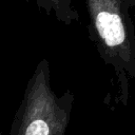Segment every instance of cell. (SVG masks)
<instances>
[{"instance_id": "obj_3", "label": "cell", "mask_w": 135, "mask_h": 135, "mask_svg": "<svg viewBox=\"0 0 135 135\" xmlns=\"http://www.w3.org/2000/svg\"><path fill=\"white\" fill-rule=\"evenodd\" d=\"M37 6L46 15H53L65 25L79 21V14L75 7L76 0H34Z\"/></svg>"}, {"instance_id": "obj_2", "label": "cell", "mask_w": 135, "mask_h": 135, "mask_svg": "<svg viewBox=\"0 0 135 135\" xmlns=\"http://www.w3.org/2000/svg\"><path fill=\"white\" fill-rule=\"evenodd\" d=\"M75 96H58L51 85L50 63L41 59L26 83L8 135H65Z\"/></svg>"}, {"instance_id": "obj_4", "label": "cell", "mask_w": 135, "mask_h": 135, "mask_svg": "<svg viewBox=\"0 0 135 135\" xmlns=\"http://www.w3.org/2000/svg\"><path fill=\"white\" fill-rule=\"evenodd\" d=\"M132 1H133V2H134V4H135V0H132Z\"/></svg>"}, {"instance_id": "obj_1", "label": "cell", "mask_w": 135, "mask_h": 135, "mask_svg": "<svg viewBox=\"0 0 135 135\" xmlns=\"http://www.w3.org/2000/svg\"><path fill=\"white\" fill-rule=\"evenodd\" d=\"M89 16L88 32L103 62L113 68L117 102L129 100L130 81L135 78V26L132 0H84Z\"/></svg>"}]
</instances>
